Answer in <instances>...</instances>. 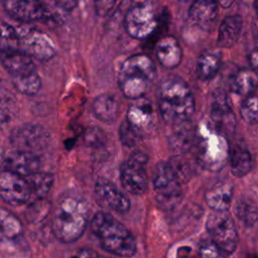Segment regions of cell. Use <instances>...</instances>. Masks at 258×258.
<instances>
[{
  "label": "cell",
  "mask_w": 258,
  "mask_h": 258,
  "mask_svg": "<svg viewBox=\"0 0 258 258\" xmlns=\"http://www.w3.org/2000/svg\"><path fill=\"white\" fill-rule=\"evenodd\" d=\"M91 230L105 251L122 257H131L135 254V239L112 215L105 212L95 214L91 221Z\"/></svg>",
  "instance_id": "4"
},
{
  "label": "cell",
  "mask_w": 258,
  "mask_h": 258,
  "mask_svg": "<svg viewBox=\"0 0 258 258\" xmlns=\"http://www.w3.org/2000/svg\"><path fill=\"white\" fill-rule=\"evenodd\" d=\"M88 218L89 210L84 201L76 197H63L53 213L52 234L61 243H73L85 233Z\"/></svg>",
  "instance_id": "2"
},
{
  "label": "cell",
  "mask_w": 258,
  "mask_h": 258,
  "mask_svg": "<svg viewBox=\"0 0 258 258\" xmlns=\"http://www.w3.org/2000/svg\"><path fill=\"white\" fill-rule=\"evenodd\" d=\"M258 86V78L252 70L241 69L231 79V90L241 96H250Z\"/></svg>",
  "instance_id": "26"
},
{
  "label": "cell",
  "mask_w": 258,
  "mask_h": 258,
  "mask_svg": "<svg viewBox=\"0 0 258 258\" xmlns=\"http://www.w3.org/2000/svg\"><path fill=\"white\" fill-rule=\"evenodd\" d=\"M249 61L252 68V71L258 78V48H255L252 50V52L249 55Z\"/></svg>",
  "instance_id": "39"
},
{
  "label": "cell",
  "mask_w": 258,
  "mask_h": 258,
  "mask_svg": "<svg viewBox=\"0 0 258 258\" xmlns=\"http://www.w3.org/2000/svg\"><path fill=\"white\" fill-rule=\"evenodd\" d=\"M125 121L142 138L154 128L155 117L151 102L145 97L134 100L129 106Z\"/></svg>",
  "instance_id": "14"
},
{
  "label": "cell",
  "mask_w": 258,
  "mask_h": 258,
  "mask_svg": "<svg viewBox=\"0 0 258 258\" xmlns=\"http://www.w3.org/2000/svg\"><path fill=\"white\" fill-rule=\"evenodd\" d=\"M22 234L20 221L10 212L0 208V236L6 239H16Z\"/></svg>",
  "instance_id": "29"
},
{
  "label": "cell",
  "mask_w": 258,
  "mask_h": 258,
  "mask_svg": "<svg viewBox=\"0 0 258 258\" xmlns=\"http://www.w3.org/2000/svg\"><path fill=\"white\" fill-rule=\"evenodd\" d=\"M211 121L213 122L212 126L223 135L233 131L235 127V117L225 96L216 98L215 102L213 103Z\"/></svg>",
  "instance_id": "17"
},
{
  "label": "cell",
  "mask_w": 258,
  "mask_h": 258,
  "mask_svg": "<svg viewBox=\"0 0 258 258\" xmlns=\"http://www.w3.org/2000/svg\"><path fill=\"white\" fill-rule=\"evenodd\" d=\"M3 7L12 18L21 22L56 19V11L39 1L7 0L3 2Z\"/></svg>",
  "instance_id": "11"
},
{
  "label": "cell",
  "mask_w": 258,
  "mask_h": 258,
  "mask_svg": "<svg viewBox=\"0 0 258 258\" xmlns=\"http://www.w3.org/2000/svg\"><path fill=\"white\" fill-rule=\"evenodd\" d=\"M19 50L39 60H48L56 53V45L45 32L31 27L17 29Z\"/></svg>",
  "instance_id": "8"
},
{
  "label": "cell",
  "mask_w": 258,
  "mask_h": 258,
  "mask_svg": "<svg viewBox=\"0 0 258 258\" xmlns=\"http://www.w3.org/2000/svg\"><path fill=\"white\" fill-rule=\"evenodd\" d=\"M0 198L11 206L31 201V188L26 177L7 170L0 171Z\"/></svg>",
  "instance_id": "13"
},
{
  "label": "cell",
  "mask_w": 258,
  "mask_h": 258,
  "mask_svg": "<svg viewBox=\"0 0 258 258\" xmlns=\"http://www.w3.org/2000/svg\"><path fill=\"white\" fill-rule=\"evenodd\" d=\"M221 53L215 49L205 50L198 58L197 74L204 81L211 80L216 76L221 67Z\"/></svg>",
  "instance_id": "25"
},
{
  "label": "cell",
  "mask_w": 258,
  "mask_h": 258,
  "mask_svg": "<svg viewBox=\"0 0 258 258\" xmlns=\"http://www.w3.org/2000/svg\"><path fill=\"white\" fill-rule=\"evenodd\" d=\"M148 157L144 152L135 151L121 165L120 180L123 187L130 194L142 195L146 191L148 177L146 164Z\"/></svg>",
  "instance_id": "9"
},
{
  "label": "cell",
  "mask_w": 258,
  "mask_h": 258,
  "mask_svg": "<svg viewBox=\"0 0 258 258\" xmlns=\"http://www.w3.org/2000/svg\"><path fill=\"white\" fill-rule=\"evenodd\" d=\"M235 213L239 220L247 227L253 226L258 221V208L256 204L246 198L237 201Z\"/></svg>",
  "instance_id": "31"
},
{
  "label": "cell",
  "mask_w": 258,
  "mask_h": 258,
  "mask_svg": "<svg viewBox=\"0 0 258 258\" xmlns=\"http://www.w3.org/2000/svg\"><path fill=\"white\" fill-rule=\"evenodd\" d=\"M153 186L157 201L172 206L181 198V183L176 178L167 162H159L153 170Z\"/></svg>",
  "instance_id": "10"
},
{
  "label": "cell",
  "mask_w": 258,
  "mask_h": 258,
  "mask_svg": "<svg viewBox=\"0 0 258 258\" xmlns=\"http://www.w3.org/2000/svg\"><path fill=\"white\" fill-rule=\"evenodd\" d=\"M119 136L123 145L127 147H133L143 139L128 125V123L125 120L120 125Z\"/></svg>",
  "instance_id": "36"
},
{
  "label": "cell",
  "mask_w": 258,
  "mask_h": 258,
  "mask_svg": "<svg viewBox=\"0 0 258 258\" xmlns=\"http://www.w3.org/2000/svg\"><path fill=\"white\" fill-rule=\"evenodd\" d=\"M212 242L224 253H233L238 244V232L234 220L227 212H214L206 223Z\"/></svg>",
  "instance_id": "6"
},
{
  "label": "cell",
  "mask_w": 258,
  "mask_h": 258,
  "mask_svg": "<svg viewBox=\"0 0 258 258\" xmlns=\"http://www.w3.org/2000/svg\"><path fill=\"white\" fill-rule=\"evenodd\" d=\"M242 119L249 124L258 123V95H250L246 97L240 108Z\"/></svg>",
  "instance_id": "35"
},
{
  "label": "cell",
  "mask_w": 258,
  "mask_h": 258,
  "mask_svg": "<svg viewBox=\"0 0 258 258\" xmlns=\"http://www.w3.org/2000/svg\"><path fill=\"white\" fill-rule=\"evenodd\" d=\"M167 164L169 165L170 169L176 176V178L179 180L180 183L187 181L191 176V165L190 163L183 158L181 155L173 156L167 161Z\"/></svg>",
  "instance_id": "34"
},
{
  "label": "cell",
  "mask_w": 258,
  "mask_h": 258,
  "mask_svg": "<svg viewBox=\"0 0 258 258\" xmlns=\"http://www.w3.org/2000/svg\"><path fill=\"white\" fill-rule=\"evenodd\" d=\"M218 5L214 1L194 2L188 11L190 20L202 29L211 30L217 19Z\"/></svg>",
  "instance_id": "19"
},
{
  "label": "cell",
  "mask_w": 258,
  "mask_h": 258,
  "mask_svg": "<svg viewBox=\"0 0 258 258\" xmlns=\"http://www.w3.org/2000/svg\"><path fill=\"white\" fill-rule=\"evenodd\" d=\"M195 140L196 133L191 129L183 127L170 136L169 143L173 150L184 152L190 148V146L195 143Z\"/></svg>",
  "instance_id": "33"
},
{
  "label": "cell",
  "mask_w": 258,
  "mask_h": 258,
  "mask_svg": "<svg viewBox=\"0 0 258 258\" xmlns=\"http://www.w3.org/2000/svg\"><path fill=\"white\" fill-rule=\"evenodd\" d=\"M1 164L4 170L23 177H28L38 172L40 168V160L35 153L19 150L5 154L2 158Z\"/></svg>",
  "instance_id": "16"
},
{
  "label": "cell",
  "mask_w": 258,
  "mask_h": 258,
  "mask_svg": "<svg viewBox=\"0 0 258 258\" xmlns=\"http://www.w3.org/2000/svg\"><path fill=\"white\" fill-rule=\"evenodd\" d=\"M233 197V185L229 182L214 184L205 195L208 206L215 212H227Z\"/></svg>",
  "instance_id": "21"
},
{
  "label": "cell",
  "mask_w": 258,
  "mask_h": 258,
  "mask_svg": "<svg viewBox=\"0 0 258 258\" xmlns=\"http://www.w3.org/2000/svg\"><path fill=\"white\" fill-rule=\"evenodd\" d=\"M16 96L4 80H0V126L9 123L16 113Z\"/></svg>",
  "instance_id": "27"
},
{
  "label": "cell",
  "mask_w": 258,
  "mask_h": 258,
  "mask_svg": "<svg viewBox=\"0 0 258 258\" xmlns=\"http://www.w3.org/2000/svg\"><path fill=\"white\" fill-rule=\"evenodd\" d=\"M125 28L134 38L143 39L153 34L159 26L160 18L151 4H137L131 7L125 16Z\"/></svg>",
  "instance_id": "7"
},
{
  "label": "cell",
  "mask_w": 258,
  "mask_h": 258,
  "mask_svg": "<svg viewBox=\"0 0 258 258\" xmlns=\"http://www.w3.org/2000/svg\"><path fill=\"white\" fill-rule=\"evenodd\" d=\"M199 258H224L222 251L211 241H205L199 249Z\"/></svg>",
  "instance_id": "37"
},
{
  "label": "cell",
  "mask_w": 258,
  "mask_h": 258,
  "mask_svg": "<svg viewBox=\"0 0 258 258\" xmlns=\"http://www.w3.org/2000/svg\"><path fill=\"white\" fill-rule=\"evenodd\" d=\"M92 109L94 115L100 121L112 123L118 117L119 103L115 96L111 94H102L94 100Z\"/></svg>",
  "instance_id": "24"
},
{
  "label": "cell",
  "mask_w": 258,
  "mask_h": 258,
  "mask_svg": "<svg viewBox=\"0 0 258 258\" xmlns=\"http://www.w3.org/2000/svg\"><path fill=\"white\" fill-rule=\"evenodd\" d=\"M54 4L58 8H60L62 11L67 12V11H70V10L74 9L75 6L77 5V2H74V1H58V2H55Z\"/></svg>",
  "instance_id": "40"
},
{
  "label": "cell",
  "mask_w": 258,
  "mask_h": 258,
  "mask_svg": "<svg viewBox=\"0 0 258 258\" xmlns=\"http://www.w3.org/2000/svg\"><path fill=\"white\" fill-rule=\"evenodd\" d=\"M11 79L13 88L19 93L27 96H33L37 94L41 88V80L36 72Z\"/></svg>",
  "instance_id": "30"
},
{
  "label": "cell",
  "mask_w": 258,
  "mask_h": 258,
  "mask_svg": "<svg viewBox=\"0 0 258 258\" xmlns=\"http://www.w3.org/2000/svg\"><path fill=\"white\" fill-rule=\"evenodd\" d=\"M242 25L243 20L240 15H229L225 17L219 27L218 44L222 47L233 46L240 36Z\"/></svg>",
  "instance_id": "23"
},
{
  "label": "cell",
  "mask_w": 258,
  "mask_h": 258,
  "mask_svg": "<svg viewBox=\"0 0 258 258\" xmlns=\"http://www.w3.org/2000/svg\"><path fill=\"white\" fill-rule=\"evenodd\" d=\"M249 258H258V257H256V256H251V257H249Z\"/></svg>",
  "instance_id": "42"
},
{
  "label": "cell",
  "mask_w": 258,
  "mask_h": 258,
  "mask_svg": "<svg viewBox=\"0 0 258 258\" xmlns=\"http://www.w3.org/2000/svg\"><path fill=\"white\" fill-rule=\"evenodd\" d=\"M31 188V200L41 201L44 200L49 192L52 183L53 176L47 172H36L28 177H26Z\"/></svg>",
  "instance_id": "28"
},
{
  "label": "cell",
  "mask_w": 258,
  "mask_h": 258,
  "mask_svg": "<svg viewBox=\"0 0 258 258\" xmlns=\"http://www.w3.org/2000/svg\"><path fill=\"white\" fill-rule=\"evenodd\" d=\"M198 161L209 170H219L229 156V146L225 135L212 125H203L196 132Z\"/></svg>",
  "instance_id": "5"
},
{
  "label": "cell",
  "mask_w": 258,
  "mask_h": 258,
  "mask_svg": "<svg viewBox=\"0 0 258 258\" xmlns=\"http://www.w3.org/2000/svg\"><path fill=\"white\" fill-rule=\"evenodd\" d=\"M156 78L153 60L146 54L127 57L118 73V85L122 94L129 99L143 98L152 87Z\"/></svg>",
  "instance_id": "3"
},
{
  "label": "cell",
  "mask_w": 258,
  "mask_h": 258,
  "mask_svg": "<svg viewBox=\"0 0 258 258\" xmlns=\"http://www.w3.org/2000/svg\"><path fill=\"white\" fill-rule=\"evenodd\" d=\"M181 47L177 39L173 36L166 35L156 44V56L162 67L166 69L176 68L181 60Z\"/></svg>",
  "instance_id": "20"
},
{
  "label": "cell",
  "mask_w": 258,
  "mask_h": 258,
  "mask_svg": "<svg viewBox=\"0 0 258 258\" xmlns=\"http://www.w3.org/2000/svg\"><path fill=\"white\" fill-rule=\"evenodd\" d=\"M102 258H114V257H103V256H102Z\"/></svg>",
  "instance_id": "43"
},
{
  "label": "cell",
  "mask_w": 258,
  "mask_h": 258,
  "mask_svg": "<svg viewBox=\"0 0 258 258\" xmlns=\"http://www.w3.org/2000/svg\"><path fill=\"white\" fill-rule=\"evenodd\" d=\"M228 158L230 161L231 172L237 177L246 175L252 169V156L247 147L243 144L236 143L229 148Z\"/></svg>",
  "instance_id": "22"
},
{
  "label": "cell",
  "mask_w": 258,
  "mask_h": 258,
  "mask_svg": "<svg viewBox=\"0 0 258 258\" xmlns=\"http://www.w3.org/2000/svg\"><path fill=\"white\" fill-rule=\"evenodd\" d=\"M19 50V37L17 29L6 23H0V53Z\"/></svg>",
  "instance_id": "32"
},
{
  "label": "cell",
  "mask_w": 258,
  "mask_h": 258,
  "mask_svg": "<svg viewBox=\"0 0 258 258\" xmlns=\"http://www.w3.org/2000/svg\"><path fill=\"white\" fill-rule=\"evenodd\" d=\"M48 139L49 134L42 126L30 123L14 128L10 135L11 144L16 150L31 153L45 148Z\"/></svg>",
  "instance_id": "12"
},
{
  "label": "cell",
  "mask_w": 258,
  "mask_h": 258,
  "mask_svg": "<svg viewBox=\"0 0 258 258\" xmlns=\"http://www.w3.org/2000/svg\"><path fill=\"white\" fill-rule=\"evenodd\" d=\"M253 6H254V10H255V12H256V15L258 16V1H255V2L253 3Z\"/></svg>",
  "instance_id": "41"
},
{
  "label": "cell",
  "mask_w": 258,
  "mask_h": 258,
  "mask_svg": "<svg viewBox=\"0 0 258 258\" xmlns=\"http://www.w3.org/2000/svg\"><path fill=\"white\" fill-rule=\"evenodd\" d=\"M0 61L11 78L35 72V66L32 58L21 50L0 53Z\"/></svg>",
  "instance_id": "18"
},
{
  "label": "cell",
  "mask_w": 258,
  "mask_h": 258,
  "mask_svg": "<svg viewBox=\"0 0 258 258\" xmlns=\"http://www.w3.org/2000/svg\"><path fill=\"white\" fill-rule=\"evenodd\" d=\"M95 197L100 206L116 213L125 214L130 209L129 198L105 178L97 180L95 184Z\"/></svg>",
  "instance_id": "15"
},
{
  "label": "cell",
  "mask_w": 258,
  "mask_h": 258,
  "mask_svg": "<svg viewBox=\"0 0 258 258\" xmlns=\"http://www.w3.org/2000/svg\"><path fill=\"white\" fill-rule=\"evenodd\" d=\"M158 107L166 123L174 126L185 123L195 112V100L187 84L176 77L162 80L158 87Z\"/></svg>",
  "instance_id": "1"
},
{
  "label": "cell",
  "mask_w": 258,
  "mask_h": 258,
  "mask_svg": "<svg viewBox=\"0 0 258 258\" xmlns=\"http://www.w3.org/2000/svg\"><path fill=\"white\" fill-rule=\"evenodd\" d=\"M70 258H102L96 251L90 248H82L76 250Z\"/></svg>",
  "instance_id": "38"
}]
</instances>
